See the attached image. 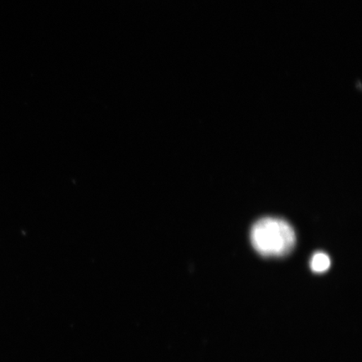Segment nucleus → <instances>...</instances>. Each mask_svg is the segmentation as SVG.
<instances>
[{
  "label": "nucleus",
  "mask_w": 362,
  "mask_h": 362,
  "mask_svg": "<svg viewBox=\"0 0 362 362\" xmlns=\"http://www.w3.org/2000/svg\"><path fill=\"white\" fill-rule=\"evenodd\" d=\"M250 238L255 250L267 257L288 255L296 242L291 225L274 217H264L257 221L252 228Z\"/></svg>",
  "instance_id": "1"
},
{
  "label": "nucleus",
  "mask_w": 362,
  "mask_h": 362,
  "mask_svg": "<svg viewBox=\"0 0 362 362\" xmlns=\"http://www.w3.org/2000/svg\"><path fill=\"white\" fill-rule=\"evenodd\" d=\"M329 266V257L324 252H316L313 257H312L310 267L315 273H324V272L328 270Z\"/></svg>",
  "instance_id": "2"
}]
</instances>
